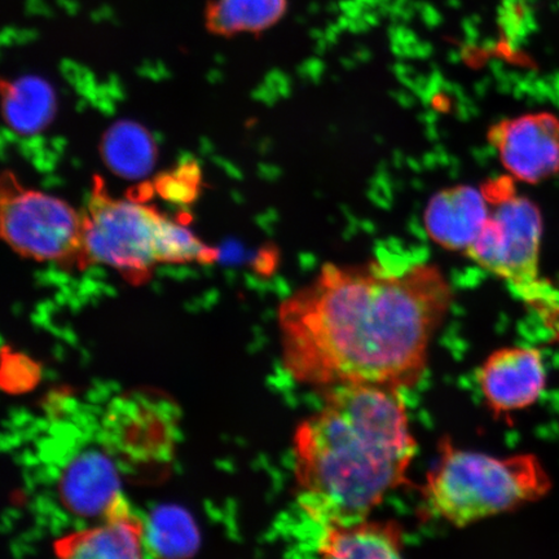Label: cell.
Listing matches in <instances>:
<instances>
[{"label":"cell","mask_w":559,"mask_h":559,"mask_svg":"<svg viewBox=\"0 0 559 559\" xmlns=\"http://www.w3.org/2000/svg\"><path fill=\"white\" fill-rule=\"evenodd\" d=\"M453 300L435 263H325L280 304L284 369L321 393L349 384L414 389Z\"/></svg>","instance_id":"1"},{"label":"cell","mask_w":559,"mask_h":559,"mask_svg":"<svg viewBox=\"0 0 559 559\" xmlns=\"http://www.w3.org/2000/svg\"><path fill=\"white\" fill-rule=\"evenodd\" d=\"M402 393L370 384L326 390L323 404L297 426L296 498L321 528L370 519L409 484L417 440Z\"/></svg>","instance_id":"2"},{"label":"cell","mask_w":559,"mask_h":559,"mask_svg":"<svg viewBox=\"0 0 559 559\" xmlns=\"http://www.w3.org/2000/svg\"><path fill=\"white\" fill-rule=\"evenodd\" d=\"M550 488L549 473L536 454L498 457L460 449L443 437L419 486V512L424 520L464 528L528 506Z\"/></svg>","instance_id":"3"},{"label":"cell","mask_w":559,"mask_h":559,"mask_svg":"<svg viewBox=\"0 0 559 559\" xmlns=\"http://www.w3.org/2000/svg\"><path fill=\"white\" fill-rule=\"evenodd\" d=\"M85 264L105 265L132 284L146 282L160 264H212L218 250L155 206L111 195L94 180L86 207Z\"/></svg>","instance_id":"4"},{"label":"cell","mask_w":559,"mask_h":559,"mask_svg":"<svg viewBox=\"0 0 559 559\" xmlns=\"http://www.w3.org/2000/svg\"><path fill=\"white\" fill-rule=\"evenodd\" d=\"M480 188L491 212L465 255L502 280L559 338V290L543 276L540 267V209L516 190L509 175L489 179Z\"/></svg>","instance_id":"5"},{"label":"cell","mask_w":559,"mask_h":559,"mask_svg":"<svg viewBox=\"0 0 559 559\" xmlns=\"http://www.w3.org/2000/svg\"><path fill=\"white\" fill-rule=\"evenodd\" d=\"M181 411L169 394L136 388L111 397L99 426L102 450L132 480L152 484L166 477L177 460Z\"/></svg>","instance_id":"6"},{"label":"cell","mask_w":559,"mask_h":559,"mask_svg":"<svg viewBox=\"0 0 559 559\" xmlns=\"http://www.w3.org/2000/svg\"><path fill=\"white\" fill-rule=\"evenodd\" d=\"M0 234L20 257L86 269L83 214L67 201L20 183L5 171L0 183Z\"/></svg>","instance_id":"7"},{"label":"cell","mask_w":559,"mask_h":559,"mask_svg":"<svg viewBox=\"0 0 559 559\" xmlns=\"http://www.w3.org/2000/svg\"><path fill=\"white\" fill-rule=\"evenodd\" d=\"M509 177L539 185L559 173V118L542 111L499 121L487 132Z\"/></svg>","instance_id":"8"},{"label":"cell","mask_w":559,"mask_h":559,"mask_svg":"<svg viewBox=\"0 0 559 559\" xmlns=\"http://www.w3.org/2000/svg\"><path fill=\"white\" fill-rule=\"evenodd\" d=\"M481 400L496 418L533 407L548 384V370L540 349L509 346L496 349L477 372Z\"/></svg>","instance_id":"9"},{"label":"cell","mask_w":559,"mask_h":559,"mask_svg":"<svg viewBox=\"0 0 559 559\" xmlns=\"http://www.w3.org/2000/svg\"><path fill=\"white\" fill-rule=\"evenodd\" d=\"M146 521L123 493L99 522L55 543L56 559H144Z\"/></svg>","instance_id":"10"},{"label":"cell","mask_w":559,"mask_h":559,"mask_svg":"<svg viewBox=\"0 0 559 559\" xmlns=\"http://www.w3.org/2000/svg\"><path fill=\"white\" fill-rule=\"evenodd\" d=\"M491 212L481 188L460 185L443 188L425 207L426 234L438 247L465 254Z\"/></svg>","instance_id":"11"},{"label":"cell","mask_w":559,"mask_h":559,"mask_svg":"<svg viewBox=\"0 0 559 559\" xmlns=\"http://www.w3.org/2000/svg\"><path fill=\"white\" fill-rule=\"evenodd\" d=\"M120 475L114 461L104 451L81 454L62 474V504L76 515L102 519L122 495Z\"/></svg>","instance_id":"12"},{"label":"cell","mask_w":559,"mask_h":559,"mask_svg":"<svg viewBox=\"0 0 559 559\" xmlns=\"http://www.w3.org/2000/svg\"><path fill=\"white\" fill-rule=\"evenodd\" d=\"M404 527L372 520L324 527L312 559H405Z\"/></svg>","instance_id":"13"},{"label":"cell","mask_w":559,"mask_h":559,"mask_svg":"<svg viewBox=\"0 0 559 559\" xmlns=\"http://www.w3.org/2000/svg\"><path fill=\"white\" fill-rule=\"evenodd\" d=\"M3 118L12 132L20 136L40 134L53 121L56 95L50 83L35 75L4 83Z\"/></svg>","instance_id":"14"},{"label":"cell","mask_w":559,"mask_h":559,"mask_svg":"<svg viewBox=\"0 0 559 559\" xmlns=\"http://www.w3.org/2000/svg\"><path fill=\"white\" fill-rule=\"evenodd\" d=\"M105 165L118 177L138 179L148 175L156 164V143L143 126L118 122L105 132L102 143Z\"/></svg>","instance_id":"15"},{"label":"cell","mask_w":559,"mask_h":559,"mask_svg":"<svg viewBox=\"0 0 559 559\" xmlns=\"http://www.w3.org/2000/svg\"><path fill=\"white\" fill-rule=\"evenodd\" d=\"M288 0H213L209 29L221 35L257 34L283 19Z\"/></svg>","instance_id":"16"},{"label":"cell","mask_w":559,"mask_h":559,"mask_svg":"<svg viewBox=\"0 0 559 559\" xmlns=\"http://www.w3.org/2000/svg\"><path fill=\"white\" fill-rule=\"evenodd\" d=\"M198 544V534L190 516L177 508H163L146 521V548L160 559L190 557Z\"/></svg>","instance_id":"17"},{"label":"cell","mask_w":559,"mask_h":559,"mask_svg":"<svg viewBox=\"0 0 559 559\" xmlns=\"http://www.w3.org/2000/svg\"><path fill=\"white\" fill-rule=\"evenodd\" d=\"M198 167H180L173 174L158 179V191L165 199L174 202H190L198 193Z\"/></svg>","instance_id":"18"}]
</instances>
